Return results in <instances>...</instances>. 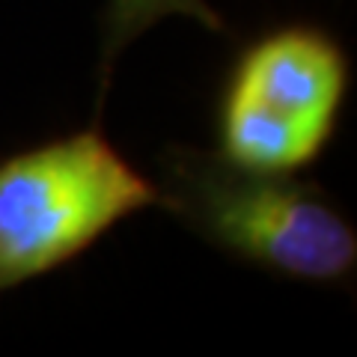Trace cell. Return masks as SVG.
I'll return each mask as SVG.
<instances>
[{
	"instance_id": "cell-4",
	"label": "cell",
	"mask_w": 357,
	"mask_h": 357,
	"mask_svg": "<svg viewBox=\"0 0 357 357\" xmlns=\"http://www.w3.org/2000/svg\"><path fill=\"white\" fill-rule=\"evenodd\" d=\"M170 15H188L211 30L223 27L220 18L215 15V9H211L206 0H107L105 51H102L105 69L143 30H149L152 24H158L161 18H170Z\"/></svg>"
},
{
	"instance_id": "cell-2",
	"label": "cell",
	"mask_w": 357,
	"mask_h": 357,
	"mask_svg": "<svg viewBox=\"0 0 357 357\" xmlns=\"http://www.w3.org/2000/svg\"><path fill=\"white\" fill-rule=\"evenodd\" d=\"M161 199L223 250L286 277L337 283L354 271L351 223L289 173L244 170L223 155L176 152Z\"/></svg>"
},
{
	"instance_id": "cell-1",
	"label": "cell",
	"mask_w": 357,
	"mask_h": 357,
	"mask_svg": "<svg viewBox=\"0 0 357 357\" xmlns=\"http://www.w3.org/2000/svg\"><path fill=\"white\" fill-rule=\"evenodd\" d=\"M161 191L98 131L45 143L0 164V289L60 268Z\"/></svg>"
},
{
	"instance_id": "cell-3",
	"label": "cell",
	"mask_w": 357,
	"mask_h": 357,
	"mask_svg": "<svg viewBox=\"0 0 357 357\" xmlns=\"http://www.w3.org/2000/svg\"><path fill=\"white\" fill-rule=\"evenodd\" d=\"M349 69L325 33H271L241 57L220 107L223 158L244 170L292 173L321 155Z\"/></svg>"
}]
</instances>
